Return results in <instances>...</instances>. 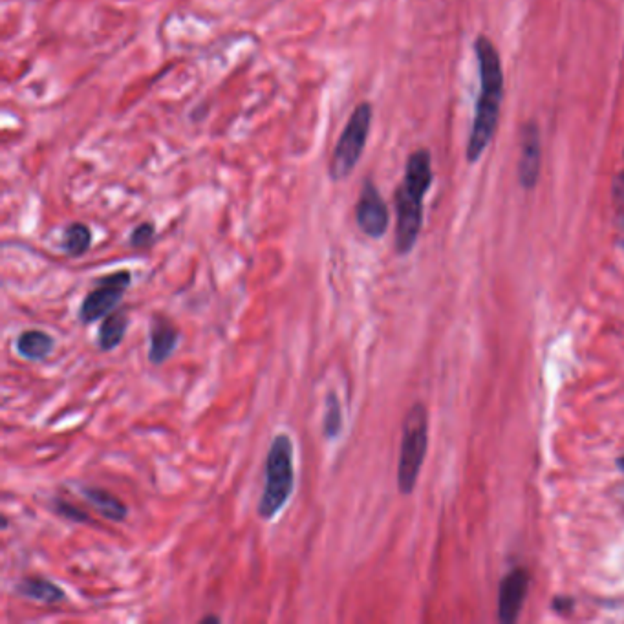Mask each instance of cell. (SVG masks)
Returning <instances> with one entry per match:
<instances>
[{"instance_id": "30bf717a", "label": "cell", "mask_w": 624, "mask_h": 624, "mask_svg": "<svg viewBox=\"0 0 624 624\" xmlns=\"http://www.w3.org/2000/svg\"><path fill=\"white\" fill-rule=\"evenodd\" d=\"M538 173H540V136L535 123H528L522 130V154L518 165L520 182L531 189L537 185Z\"/></svg>"}, {"instance_id": "6da1fadb", "label": "cell", "mask_w": 624, "mask_h": 624, "mask_svg": "<svg viewBox=\"0 0 624 624\" xmlns=\"http://www.w3.org/2000/svg\"><path fill=\"white\" fill-rule=\"evenodd\" d=\"M474 52L480 68V94L476 101L473 129L467 145V160L471 163L482 158L489 141L493 140L504 97V74L495 44L482 35L474 43Z\"/></svg>"}, {"instance_id": "7c38bea8", "label": "cell", "mask_w": 624, "mask_h": 624, "mask_svg": "<svg viewBox=\"0 0 624 624\" xmlns=\"http://www.w3.org/2000/svg\"><path fill=\"white\" fill-rule=\"evenodd\" d=\"M15 593L19 597L30 599L33 603L46 604V606H54V604L66 601L65 590L46 577H24L15 586Z\"/></svg>"}, {"instance_id": "d6986e66", "label": "cell", "mask_w": 624, "mask_h": 624, "mask_svg": "<svg viewBox=\"0 0 624 624\" xmlns=\"http://www.w3.org/2000/svg\"><path fill=\"white\" fill-rule=\"evenodd\" d=\"M200 623H220V617L218 615H204L200 619Z\"/></svg>"}, {"instance_id": "ac0fdd59", "label": "cell", "mask_w": 624, "mask_h": 624, "mask_svg": "<svg viewBox=\"0 0 624 624\" xmlns=\"http://www.w3.org/2000/svg\"><path fill=\"white\" fill-rule=\"evenodd\" d=\"M156 240V226L152 222H143L140 226L134 227V231L130 233V248L143 249L149 248L152 242Z\"/></svg>"}, {"instance_id": "277c9868", "label": "cell", "mask_w": 624, "mask_h": 624, "mask_svg": "<svg viewBox=\"0 0 624 624\" xmlns=\"http://www.w3.org/2000/svg\"><path fill=\"white\" fill-rule=\"evenodd\" d=\"M429 443V416L427 409L416 403L403 421V440L399 452L398 487L403 495H410L418 484L421 465Z\"/></svg>"}, {"instance_id": "e0dca14e", "label": "cell", "mask_w": 624, "mask_h": 624, "mask_svg": "<svg viewBox=\"0 0 624 624\" xmlns=\"http://www.w3.org/2000/svg\"><path fill=\"white\" fill-rule=\"evenodd\" d=\"M52 509H54L59 517L65 518L68 522H74V524H92V518H90L87 511H83L81 507L74 506L72 502H68L65 498H54Z\"/></svg>"}, {"instance_id": "2e32d148", "label": "cell", "mask_w": 624, "mask_h": 624, "mask_svg": "<svg viewBox=\"0 0 624 624\" xmlns=\"http://www.w3.org/2000/svg\"><path fill=\"white\" fill-rule=\"evenodd\" d=\"M90 246H92V231L87 224L74 222L66 227L63 240H61V248L68 257L79 259L87 253Z\"/></svg>"}, {"instance_id": "5bb4252c", "label": "cell", "mask_w": 624, "mask_h": 624, "mask_svg": "<svg viewBox=\"0 0 624 624\" xmlns=\"http://www.w3.org/2000/svg\"><path fill=\"white\" fill-rule=\"evenodd\" d=\"M130 319L125 310H114L101 321L97 332V348L101 352L116 350L129 330Z\"/></svg>"}, {"instance_id": "7a4b0ae2", "label": "cell", "mask_w": 624, "mask_h": 624, "mask_svg": "<svg viewBox=\"0 0 624 624\" xmlns=\"http://www.w3.org/2000/svg\"><path fill=\"white\" fill-rule=\"evenodd\" d=\"M432 183L431 154L420 149L412 152L405 167V178L396 191V251L407 255L420 237L423 198Z\"/></svg>"}, {"instance_id": "4fadbf2b", "label": "cell", "mask_w": 624, "mask_h": 624, "mask_svg": "<svg viewBox=\"0 0 624 624\" xmlns=\"http://www.w3.org/2000/svg\"><path fill=\"white\" fill-rule=\"evenodd\" d=\"M55 348V339L44 330H24L15 341L17 354L26 361H44L52 356Z\"/></svg>"}, {"instance_id": "5b68a950", "label": "cell", "mask_w": 624, "mask_h": 624, "mask_svg": "<svg viewBox=\"0 0 624 624\" xmlns=\"http://www.w3.org/2000/svg\"><path fill=\"white\" fill-rule=\"evenodd\" d=\"M370 127H372V105L365 101L357 105L345 129L341 132L339 140L335 143L332 162H330V178L334 182H343L354 173L365 151Z\"/></svg>"}, {"instance_id": "52a82bcc", "label": "cell", "mask_w": 624, "mask_h": 624, "mask_svg": "<svg viewBox=\"0 0 624 624\" xmlns=\"http://www.w3.org/2000/svg\"><path fill=\"white\" fill-rule=\"evenodd\" d=\"M356 222L366 237L381 238L387 233L390 224V213L383 196L377 191L376 185L370 180L363 183L356 205Z\"/></svg>"}, {"instance_id": "ffe728a7", "label": "cell", "mask_w": 624, "mask_h": 624, "mask_svg": "<svg viewBox=\"0 0 624 624\" xmlns=\"http://www.w3.org/2000/svg\"><path fill=\"white\" fill-rule=\"evenodd\" d=\"M619 467H621V471H623L624 473V458H621V460H619Z\"/></svg>"}, {"instance_id": "9c48e42d", "label": "cell", "mask_w": 624, "mask_h": 624, "mask_svg": "<svg viewBox=\"0 0 624 624\" xmlns=\"http://www.w3.org/2000/svg\"><path fill=\"white\" fill-rule=\"evenodd\" d=\"M529 577L524 570L509 573L500 590V619L504 623H513L520 614V608L528 593Z\"/></svg>"}, {"instance_id": "8fae6325", "label": "cell", "mask_w": 624, "mask_h": 624, "mask_svg": "<svg viewBox=\"0 0 624 624\" xmlns=\"http://www.w3.org/2000/svg\"><path fill=\"white\" fill-rule=\"evenodd\" d=\"M81 496L87 500L90 506L96 509L97 513L108 522H125L129 518V507L119 498L112 495L108 489L97 487V485H81Z\"/></svg>"}, {"instance_id": "9a60e30c", "label": "cell", "mask_w": 624, "mask_h": 624, "mask_svg": "<svg viewBox=\"0 0 624 624\" xmlns=\"http://www.w3.org/2000/svg\"><path fill=\"white\" fill-rule=\"evenodd\" d=\"M343 427H345V414H343L341 399L335 390H328L324 396L323 427H321L324 440L328 442L337 440L343 432Z\"/></svg>"}, {"instance_id": "3957f363", "label": "cell", "mask_w": 624, "mask_h": 624, "mask_svg": "<svg viewBox=\"0 0 624 624\" xmlns=\"http://www.w3.org/2000/svg\"><path fill=\"white\" fill-rule=\"evenodd\" d=\"M295 487L293 442L288 434H277L269 445L264 463V489L260 495L257 513L262 520H273L290 502Z\"/></svg>"}, {"instance_id": "8992f818", "label": "cell", "mask_w": 624, "mask_h": 624, "mask_svg": "<svg viewBox=\"0 0 624 624\" xmlns=\"http://www.w3.org/2000/svg\"><path fill=\"white\" fill-rule=\"evenodd\" d=\"M130 284H132V275L127 269L112 271L110 275L97 279L94 290L88 291L81 302V308H79L81 324L88 326V324L103 321L108 313L118 308Z\"/></svg>"}, {"instance_id": "ba28073f", "label": "cell", "mask_w": 624, "mask_h": 624, "mask_svg": "<svg viewBox=\"0 0 624 624\" xmlns=\"http://www.w3.org/2000/svg\"><path fill=\"white\" fill-rule=\"evenodd\" d=\"M178 343V326L165 315H154L149 324V361L152 365H163L176 352Z\"/></svg>"}]
</instances>
